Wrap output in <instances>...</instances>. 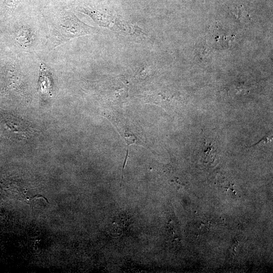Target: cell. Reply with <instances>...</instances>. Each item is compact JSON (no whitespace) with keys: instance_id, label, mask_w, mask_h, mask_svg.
Instances as JSON below:
<instances>
[{"instance_id":"6da1fadb","label":"cell","mask_w":273,"mask_h":273,"mask_svg":"<svg viewBox=\"0 0 273 273\" xmlns=\"http://www.w3.org/2000/svg\"><path fill=\"white\" fill-rule=\"evenodd\" d=\"M93 29L75 16H63L58 21L52 22L48 40L54 49L71 38L90 34Z\"/></svg>"},{"instance_id":"7a4b0ae2","label":"cell","mask_w":273,"mask_h":273,"mask_svg":"<svg viewBox=\"0 0 273 273\" xmlns=\"http://www.w3.org/2000/svg\"><path fill=\"white\" fill-rule=\"evenodd\" d=\"M111 121L113 122L114 125L116 126L118 129L119 133L122 136V137L125 140L127 144V149L126 155L123 164V167L122 169V179L123 178V171L125 166V164L126 162V159L128 157V154L129 152V147L131 144H141L140 140L138 139L136 136L125 125H123L122 123L119 122L118 120L112 117H111V118H109Z\"/></svg>"},{"instance_id":"3957f363","label":"cell","mask_w":273,"mask_h":273,"mask_svg":"<svg viewBox=\"0 0 273 273\" xmlns=\"http://www.w3.org/2000/svg\"><path fill=\"white\" fill-rule=\"evenodd\" d=\"M38 87L41 93L51 96L52 90L51 73L47 66L43 63L40 66Z\"/></svg>"},{"instance_id":"277c9868","label":"cell","mask_w":273,"mask_h":273,"mask_svg":"<svg viewBox=\"0 0 273 273\" xmlns=\"http://www.w3.org/2000/svg\"><path fill=\"white\" fill-rule=\"evenodd\" d=\"M271 140H272V139L269 138L267 135L264 136L261 140H260L259 141H258L257 143L254 144L253 145L250 146V147L255 146L257 145L258 144L260 143L261 142H262L263 143L270 142H271Z\"/></svg>"}]
</instances>
